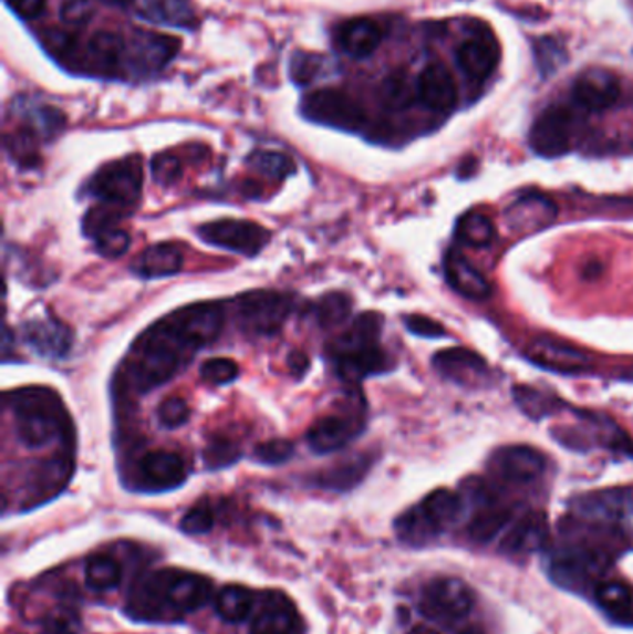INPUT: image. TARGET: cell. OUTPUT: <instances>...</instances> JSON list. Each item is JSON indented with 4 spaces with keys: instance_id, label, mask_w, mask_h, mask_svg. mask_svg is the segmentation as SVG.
Instances as JSON below:
<instances>
[{
    "instance_id": "6da1fadb",
    "label": "cell",
    "mask_w": 633,
    "mask_h": 634,
    "mask_svg": "<svg viewBox=\"0 0 633 634\" xmlns=\"http://www.w3.org/2000/svg\"><path fill=\"white\" fill-rule=\"evenodd\" d=\"M224 326L219 303L188 304L156 321L133 345L128 383L138 394H147L169 383L197 351L216 342Z\"/></svg>"
},
{
    "instance_id": "7a4b0ae2",
    "label": "cell",
    "mask_w": 633,
    "mask_h": 634,
    "mask_svg": "<svg viewBox=\"0 0 633 634\" xmlns=\"http://www.w3.org/2000/svg\"><path fill=\"white\" fill-rule=\"evenodd\" d=\"M214 584L199 573L156 570L139 578L128 592L125 614L134 622L173 623L201 611L212 600Z\"/></svg>"
},
{
    "instance_id": "3957f363",
    "label": "cell",
    "mask_w": 633,
    "mask_h": 634,
    "mask_svg": "<svg viewBox=\"0 0 633 634\" xmlns=\"http://www.w3.org/2000/svg\"><path fill=\"white\" fill-rule=\"evenodd\" d=\"M4 406L12 412L19 444L29 449L71 441L73 427L64 403L54 389L32 386L4 394Z\"/></svg>"
},
{
    "instance_id": "277c9868",
    "label": "cell",
    "mask_w": 633,
    "mask_h": 634,
    "mask_svg": "<svg viewBox=\"0 0 633 634\" xmlns=\"http://www.w3.org/2000/svg\"><path fill=\"white\" fill-rule=\"evenodd\" d=\"M383 318L374 312L359 315L353 325L329 343V358L334 373L344 383H361L363 378L381 375L392 367L391 358L381 349Z\"/></svg>"
},
{
    "instance_id": "5b68a950",
    "label": "cell",
    "mask_w": 633,
    "mask_h": 634,
    "mask_svg": "<svg viewBox=\"0 0 633 634\" xmlns=\"http://www.w3.org/2000/svg\"><path fill=\"white\" fill-rule=\"evenodd\" d=\"M465 509L467 501L460 493L440 488L405 510L394 523V529L403 543L422 548L454 527L465 515Z\"/></svg>"
},
{
    "instance_id": "8992f818",
    "label": "cell",
    "mask_w": 633,
    "mask_h": 634,
    "mask_svg": "<svg viewBox=\"0 0 633 634\" xmlns=\"http://www.w3.org/2000/svg\"><path fill=\"white\" fill-rule=\"evenodd\" d=\"M570 518L589 531L633 538V488L594 491L570 503Z\"/></svg>"
},
{
    "instance_id": "52a82bcc",
    "label": "cell",
    "mask_w": 633,
    "mask_h": 634,
    "mask_svg": "<svg viewBox=\"0 0 633 634\" xmlns=\"http://www.w3.org/2000/svg\"><path fill=\"white\" fill-rule=\"evenodd\" d=\"M611 559L604 549L591 543H570L550 557L548 573L553 583L572 592L596 589L610 570Z\"/></svg>"
},
{
    "instance_id": "ba28073f",
    "label": "cell",
    "mask_w": 633,
    "mask_h": 634,
    "mask_svg": "<svg viewBox=\"0 0 633 634\" xmlns=\"http://www.w3.org/2000/svg\"><path fill=\"white\" fill-rule=\"evenodd\" d=\"M144 164L139 156H127L101 167L87 183V194L115 210L131 211L142 199Z\"/></svg>"
},
{
    "instance_id": "9c48e42d",
    "label": "cell",
    "mask_w": 633,
    "mask_h": 634,
    "mask_svg": "<svg viewBox=\"0 0 633 634\" xmlns=\"http://www.w3.org/2000/svg\"><path fill=\"white\" fill-rule=\"evenodd\" d=\"M294 301L290 295L268 290H257L240 295L235 303V314L240 331L251 336H273L292 314Z\"/></svg>"
},
{
    "instance_id": "30bf717a",
    "label": "cell",
    "mask_w": 633,
    "mask_h": 634,
    "mask_svg": "<svg viewBox=\"0 0 633 634\" xmlns=\"http://www.w3.org/2000/svg\"><path fill=\"white\" fill-rule=\"evenodd\" d=\"M366 427V405L359 392L353 394L350 405L331 416L322 417L307 433V444L316 455L344 449L350 441L355 440Z\"/></svg>"
},
{
    "instance_id": "8fae6325",
    "label": "cell",
    "mask_w": 633,
    "mask_h": 634,
    "mask_svg": "<svg viewBox=\"0 0 633 634\" xmlns=\"http://www.w3.org/2000/svg\"><path fill=\"white\" fill-rule=\"evenodd\" d=\"M476 605V592L463 579H433L422 589L418 611L432 622H459Z\"/></svg>"
},
{
    "instance_id": "7c38bea8",
    "label": "cell",
    "mask_w": 633,
    "mask_h": 634,
    "mask_svg": "<svg viewBox=\"0 0 633 634\" xmlns=\"http://www.w3.org/2000/svg\"><path fill=\"white\" fill-rule=\"evenodd\" d=\"M197 236L207 246L219 247L225 251L237 252L243 257L253 258L262 252L271 235L262 225L243 219H219L205 224L197 229Z\"/></svg>"
},
{
    "instance_id": "4fadbf2b",
    "label": "cell",
    "mask_w": 633,
    "mask_h": 634,
    "mask_svg": "<svg viewBox=\"0 0 633 634\" xmlns=\"http://www.w3.org/2000/svg\"><path fill=\"white\" fill-rule=\"evenodd\" d=\"M301 114L309 121L345 132L359 131L366 123L363 106L347 93L336 90H320L307 95Z\"/></svg>"
},
{
    "instance_id": "5bb4252c",
    "label": "cell",
    "mask_w": 633,
    "mask_h": 634,
    "mask_svg": "<svg viewBox=\"0 0 633 634\" xmlns=\"http://www.w3.org/2000/svg\"><path fill=\"white\" fill-rule=\"evenodd\" d=\"M305 631L298 606L284 592L268 590L257 595L249 634H305Z\"/></svg>"
},
{
    "instance_id": "9a60e30c",
    "label": "cell",
    "mask_w": 633,
    "mask_h": 634,
    "mask_svg": "<svg viewBox=\"0 0 633 634\" xmlns=\"http://www.w3.org/2000/svg\"><path fill=\"white\" fill-rule=\"evenodd\" d=\"M547 457L528 446H507L490 455L489 474L507 485H531L547 471Z\"/></svg>"
},
{
    "instance_id": "2e32d148",
    "label": "cell",
    "mask_w": 633,
    "mask_h": 634,
    "mask_svg": "<svg viewBox=\"0 0 633 634\" xmlns=\"http://www.w3.org/2000/svg\"><path fill=\"white\" fill-rule=\"evenodd\" d=\"M180 49V41L156 32H136L127 41L125 71L133 75H151L172 62Z\"/></svg>"
},
{
    "instance_id": "e0dca14e",
    "label": "cell",
    "mask_w": 633,
    "mask_h": 634,
    "mask_svg": "<svg viewBox=\"0 0 633 634\" xmlns=\"http://www.w3.org/2000/svg\"><path fill=\"white\" fill-rule=\"evenodd\" d=\"M138 490L169 491L185 485L188 477L185 458L179 453L151 451L138 462Z\"/></svg>"
},
{
    "instance_id": "ac0fdd59",
    "label": "cell",
    "mask_w": 633,
    "mask_h": 634,
    "mask_svg": "<svg viewBox=\"0 0 633 634\" xmlns=\"http://www.w3.org/2000/svg\"><path fill=\"white\" fill-rule=\"evenodd\" d=\"M572 139V119L561 106L544 110L531 126L530 145L537 155L544 158L563 156L570 149Z\"/></svg>"
},
{
    "instance_id": "d6986e66",
    "label": "cell",
    "mask_w": 633,
    "mask_h": 634,
    "mask_svg": "<svg viewBox=\"0 0 633 634\" xmlns=\"http://www.w3.org/2000/svg\"><path fill=\"white\" fill-rule=\"evenodd\" d=\"M526 356L548 372L575 375L591 370V358L583 351L552 337H539L531 342L526 349Z\"/></svg>"
},
{
    "instance_id": "ffe728a7",
    "label": "cell",
    "mask_w": 633,
    "mask_h": 634,
    "mask_svg": "<svg viewBox=\"0 0 633 634\" xmlns=\"http://www.w3.org/2000/svg\"><path fill=\"white\" fill-rule=\"evenodd\" d=\"M621 97V84L611 71L588 69L572 84V98L589 112H602Z\"/></svg>"
},
{
    "instance_id": "44dd1931",
    "label": "cell",
    "mask_w": 633,
    "mask_h": 634,
    "mask_svg": "<svg viewBox=\"0 0 633 634\" xmlns=\"http://www.w3.org/2000/svg\"><path fill=\"white\" fill-rule=\"evenodd\" d=\"M23 340L43 358L62 361L70 355L71 345H73V332L62 321L46 318V320L24 323Z\"/></svg>"
},
{
    "instance_id": "7402d4cb",
    "label": "cell",
    "mask_w": 633,
    "mask_h": 634,
    "mask_svg": "<svg viewBox=\"0 0 633 634\" xmlns=\"http://www.w3.org/2000/svg\"><path fill=\"white\" fill-rule=\"evenodd\" d=\"M457 65L473 81H485L500 62V45L489 30H479L457 49Z\"/></svg>"
},
{
    "instance_id": "603a6c76",
    "label": "cell",
    "mask_w": 633,
    "mask_h": 634,
    "mask_svg": "<svg viewBox=\"0 0 633 634\" xmlns=\"http://www.w3.org/2000/svg\"><path fill=\"white\" fill-rule=\"evenodd\" d=\"M433 367L444 378L460 384V386H476V384L484 383V378L489 375V367L485 364L484 358L478 353L465 347L440 351L433 356Z\"/></svg>"
},
{
    "instance_id": "cb8c5ba5",
    "label": "cell",
    "mask_w": 633,
    "mask_h": 634,
    "mask_svg": "<svg viewBox=\"0 0 633 634\" xmlns=\"http://www.w3.org/2000/svg\"><path fill=\"white\" fill-rule=\"evenodd\" d=\"M550 540V527L547 516L541 512H530L512 523L511 529L501 540V551L506 554H531L547 548Z\"/></svg>"
},
{
    "instance_id": "d4e9b609",
    "label": "cell",
    "mask_w": 633,
    "mask_h": 634,
    "mask_svg": "<svg viewBox=\"0 0 633 634\" xmlns=\"http://www.w3.org/2000/svg\"><path fill=\"white\" fill-rule=\"evenodd\" d=\"M416 93L427 108L438 114L452 112L457 104V87L454 76L443 63H432L418 76Z\"/></svg>"
},
{
    "instance_id": "484cf974",
    "label": "cell",
    "mask_w": 633,
    "mask_h": 634,
    "mask_svg": "<svg viewBox=\"0 0 633 634\" xmlns=\"http://www.w3.org/2000/svg\"><path fill=\"white\" fill-rule=\"evenodd\" d=\"M71 474H73L71 457H54L38 464L27 477L29 501L32 499L35 503H43L46 499L54 498L64 490Z\"/></svg>"
},
{
    "instance_id": "4316f807",
    "label": "cell",
    "mask_w": 633,
    "mask_h": 634,
    "mask_svg": "<svg viewBox=\"0 0 633 634\" xmlns=\"http://www.w3.org/2000/svg\"><path fill=\"white\" fill-rule=\"evenodd\" d=\"M383 40L380 24L369 18L350 19L336 30V46L352 58H366L377 51Z\"/></svg>"
},
{
    "instance_id": "83f0119b",
    "label": "cell",
    "mask_w": 633,
    "mask_h": 634,
    "mask_svg": "<svg viewBox=\"0 0 633 634\" xmlns=\"http://www.w3.org/2000/svg\"><path fill=\"white\" fill-rule=\"evenodd\" d=\"M444 273L449 287L465 298L484 301L490 295L489 280L485 279L479 269L474 268L460 252L449 251L444 260Z\"/></svg>"
},
{
    "instance_id": "f1b7e54d",
    "label": "cell",
    "mask_w": 633,
    "mask_h": 634,
    "mask_svg": "<svg viewBox=\"0 0 633 634\" xmlns=\"http://www.w3.org/2000/svg\"><path fill=\"white\" fill-rule=\"evenodd\" d=\"M372 455H359L344 462L334 464L333 468L323 469L312 477V485L329 491H350L363 482L372 468Z\"/></svg>"
},
{
    "instance_id": "f546056e",
    "label": "cell",
    "mask_w": 633,
    "mask_h": 634,
    "mask_svg": "<svg viewBox=\"0 0 633 634\" xmlns=\"http://www.w3.org/2000/svg\"><path fill=\"white\" fill-rule=\"evenodd\" d=\"M142 18L151 23L191 30L196 27V10L190 0H136Z\"/></svg>"
},
{
    "instance_id": "4dcf8cb0",
    "label": "cell",
    "mask_w": 633,
    "mask_h": 634,
    "mask_svg": "<svg viewBox=\"0 0 633 634\" xmlns=\"http://www.w3.org/2000/svg\"><path fill=\"white\" fill-rule=\"evenodd\" d=\"M600 611L619 625H633V586L622 581H602L593 590Z\"/></svg>"
},
{
    "instance_id": "1f68e13d",
    "label": "cell",
    "mask_w": 633,
    "mask_h": 634,
    "mask_svg": "<svg viewBox=\"0 0 633 634\" xmlns=\"http://www.w3.org/2000/svg\"><path fill=\"white\" fill-rule=\"evenodd\" d=\"M185 263L179 247L173 243H158V246L145 249L136 262L133 263L134 273L142 279H162L179 273Z\"/></svg>"
},
{
    "instance_id": "d6a6232c",
    "label": "cell",
    "mask_w": 633,
    "mask_h": 634,
    "mask_svg": "<svg viewBox=\"0 0 633 634\" xmlns=\"http://www.w3.org/2000/svg\"><path fill=\"white\" fill-rule=\"evenodd\" d=\"M125 52H127V41L115 32H97L87 41L90 65L104 75L125 69Z\"/></svg>"
},
{
    "instance_id": "836d02e7",
    "label": "cell",
    "mask_w": 633,
    "mask_h": 634,
    "mask_svg": "<svg viewBox=\"0 0 633 634\" xmlns=\"http://www.w3.org/2000/svg\"><path fill=\"white\" fill-rule=\"evenodd\" d=\"M257 595L242 584H227L214 597V609L227 623H242L251 617Z\"/></svg>"
},
{
    "instance_id": "e575fe53",
    "label": "cell",
    "mask_w": 633,
    "mask_h": 634,
    "mask_svg": "<svg viewBox=\"0 0 633 634\" xmlns=\"http://www.w3.org/2000/svg\"><path fill=\"white\" fill-rule=\"evenodd\" d=\"M511 520V512L496 503V499L478 505V512L468 523V537L476 543H489L498 537L501 529H506Z\"/></svg>"
},
{
    "instance_id": "d590c367",
    "label": "cell",
    "mask_w": 633,
    "mask_h": 634,
    "mask_svg": "<svg viewBox=\"0 0 633 634\" xmlns=\"http://www.w3.org/2000/svg\"><path fill=\"white\" fill-rule=\"evenodd\" d=\"M87 589L93 592H108L122 583V567L110 554L95 553L86 560L84 568Z\"/></svg>"
},
{
    "instance_id": "8d00e7d4",
    "label": "cell",
    "mask_w": 633,
    "mask_h": 634,
    "mask_svg": "<svg viewBox=\"0 0 633 634\" xmlns=\"http://www.w3.org/2000/svg\"><path fill=\"white\" fill-rule=\"evenodd\" d=\"M455 238L463 246L481 249V247L490 246V241L495 240V225L485 214L470 211L457 221Z\"/></svg>"
},
{
    "instance_id": "74e56055",
    "label": "cell",
    "mask_w": 633,
    "mask_h": 634,
    "mask_svg": "<svg viewBox=\"0 0 633 634\" xmlns=\"http://www.w3.org/2000/svg\"><path fill=\"white\" fill-rule=\"evenodd\" d=\"M312 314L322 329H334V326L342 325L352 314V299L345 293H328L314 304Z\"/></svg>"
},
{
    "instance_id": "f35d334b",
    "label": "cell",
    "mask_w": 633,
    "mask_h": 634,
    "mask_svg": "<svg viewBox=\"0 0 633 634\" xmlns=\"http://www.w3.org/2000/svg\"><path fill=\"white\" fill-rule=\"evenodd\" d=\"M556 216L553 206L542 197H525V199L517 200L515 206H511V225L515 227H536V225H544L552 221Z\"/></svg>"
},
{
    "instance_id": "ab89813d",
    "label": "cell",
    "mask_w": 633,
    "mask_h": 634,
    "mask_svg": "<svg viewBox=\"0 0 633 634\" xmlns=\"http://www.w3.org/2000/svg\"><path fill=\"white\" fill-rule=\"evenodd\" d=\"M512 395H515L518 408L525 412L526 416L533 417V419L552 416L559 410V399H556L553 395L539 392V389L518 386L512 392Z\"/></svg>"
},
{
    "instance_id": "60d3db41",
    "label": "cell",
    "mask_w": 633,
    "mask_h": 634,
    "mask_svg": "<svg viewBox=\"0 0 633 634\" xmlns=\"http://www.w3.org/2000/svg\"><path fill=\"white\" fill-rule=\"evenodd\" d=\"M248 164L271 180H284L295 173L294 160L290 156L282 155V153L257 150L249 156Z\"/></svg>"
},
{
    "instance_id": "b9f144b4",
    "label": "cell",
    "mask_w": 633,
    "mask_h": 634,
    "mask_svg": "<svg viewBox=\"0 0 633 634\" xmlns=\"http://www.w3.org/2000/svg\"><path fill=\"white\" fill-rule=\"evenodd\" d=\"M242 458V449L238 446L237 441L229 440V438H214L205 451H203V460L208 469H224L230 468L232 464H237Z\"/></svg>"
},
{
    "instance_id": "7bdbcfd3",
    "label": "cell",
    "mask_w": 633,
    "mask_h": 634,
    "mask_svg": "<svg viewBox=\"0 0 633 634\" xmlns=\"http://www.w3.org/2000/svg\"><path fill=\"white\" fill-rule=\"evenodd\" d=\"M35 134L32 131H23L13 137H8L7 149L12 155L13 160L24 167H32L38 164V149H35Z\"/></svg>"
},
{
    "instance_id": "ee69618b",
    "label": "cell",
    "mask_w": 633,
    "mask_h": 634,
    "mask_svg": "<svg viewBox=\"0 0 633 634\" xmlns=\"http://www.w3.org/2000/svg\"><path fill=\"white\" fill-rule=\"evenodd\" d=\"M294 444L288 440L262 441L253 449V458L264 466H281L294 457Z\"/></svg>"
},
{
    "instance_id": "f6af8a7d",
    "label": "cell",
    "mask_w": 633,
    "mask_h": 634,
    "mask_svg": "<svg viewBox=\"0 0 633 634\" xmlns=\"http://www.w3.org/2000/svg\"><path fill=\"white\" fill-rule=\"evenodd\" d=\"M214 526H216L214 510L207 503H201L183 516L179 527L185 534L201 537V534H208V532L212 531Z\"/></svg>"
},
{
    "instance_id": "bcb514c9",
    "label": "cell",
    "mask_w": 633,
    "mask_h": 634,
    "mask_svg": "<svg viewBox=\"0 0 633 634\" xmlns=\"http://www.w3.org/2000/svg\"><path fill=\"white\" fill-rule=\"evenodd\" d=\"M240 373L237 362L230 358H210L201 366L203 381L214 386H224V384L235 383Z\"/></svg>"
},
{
    "instance_id": "7dc6e473",
    "label": "cell",
    "mask_w": 633,
    "mask_h": 634,
    "mask_svg": "<svg viewBox=\"0 0 633 634\" xmlns=\"http://www.w3.org/2000/svg\"><path fill=\"white\" fill-rule=\"evenodd\" d=\"M93 241H95L98 254L104 258H120L131 247V236L127 230L120 229V227L106 230Z\"/></svg>"
},
{
    "instance_id": "c3c4849f",
    "label": "cell",
    "mask_w": 633,
    "mask_h": 634,
    "mask_svg": "<svg viewBox=\"0 0 633 634\" xmlns=\"http://www.w3.org/2000/svg\"><path fill=\"white\" fill-rule=\"evenodd\" d=\"M381 95H383V103L392 110L407 108L413 101V90L403 76H391L388 81H385L381 87Z\"/></svg>"
},
{
    "instance_id": "681fc988",
    "label": "cell",
    "mask_w": 633,
    "mask_h": 634,
    "mask_svg": "<svg viewBox=\"0 0 633 634\" xmlns=\"http://www.w3.org/2000/svg\"><path fill=\"white\" fill-rule=\"evenodd\" d=\"M190 417V408L185 399L169 397L158 406V422L164 429H179Z\"/></svg>"
},
{
    "instance_id": "f907efd6",
    "label": "cell",
    "mask_w": 633,
    "mask_h": 634,
    "mask_svg": "<svg viewBox=\"0 0 633 634\" xmlns=\"http://www.w3.org/2000/svg\"><path fill=\"white\" fill-rule=\"evenodd\" d=\"M320 65H322V58L312 56V54H305V52H298V54H294V58H292V63H290L292 81H294L295 84L305 86V84L316 79Z\"/></svg>"
},
{
    "instance_id": "816d5d0a",
    "label": "cell",
    "mask_w": 633,
    "mask_h": 634,
    "mask_svg": "<svg viewBox=\"0 0 633 634\" xmlns=\"http://www.w3.org/2000/svg\"><path fill=\"white\" fill-rule=\"evenodd\" d=\"M153 178L158 184H173L180 177V162L177 156L158 155L151 162Z\"/></svg>"
},
{
    "instance_id": "f5cc1de1",
    "label": "cell",
    "mask_w": 633,
    "mask_h": 634,
    "mask_svg": "<svg viewBox=\"0 0 633 634\" xmlns=\"http://www.w3.org/2000/svg\"><path fill=\"white\" fill-rule=\"evenodd\" d=\"M79 616L75 612L58 611L46 620V633L49 634H76L79 631Z\"/></svg>"
},
{
    "instance_id": "db71d44e",
    "label": "cell",
    "mask_w": 633,
    "mask_h": 634,
    "mask_svg": "<svg viewBox=\"0 0 633 634\" xmlns=\"http://www.w3.org/2000/svg\"><path fill=\"white\" fill-rule=\"evenodd\" d=\"M93 8L87 0H68L62 7V19L65 23L79 27L92 19Z\"/></svg>"
},
{
    "instance_id": "11a10c76",
    "label": "cell",
    "mask_w": 633,
    "mask_h": 634,
    "mask_svg": "<svg viewBox=\"0 0 633 634\" xmlns=\"http://www.w3.org/2000/svg\"><path fill=\"white\" fill-rule=\"evenodd\" d=\"M405 326L411 334L424 337H443L446 336L444 326L437 321L429 320V318H422V315H411L405 320Z\"/></svg>"
},
{
    "instance_id": "9f6ffc18",
    "label": "cell",
    "mask_w": 633,
    "mask_h": 634,
    "mask_svg": "<svg viewBox=\"0 0 633 634\" xmlns=\"http://www.w3.org/2000/svg\"><path fill=\"white\" fill-rule=\"evenodd\" d=\"M7 7L12 10L18 18L24 21H34L45 12L46 0H4Z\"/></svg>"
},
{
    "instance_id": "6f0895ef",
    "label": "cell",
    "mask_w": 633,
    "mask_h": 634,
    "mask_svg": "<svg viewBox=\"0 0 633 634\" xmlns=\"http://www.w3.org/2000/svg\"><path fill=\"white\" fill-rule=\"evenodd\" d=\"M288 366H290V370H292V373H294V375L301 377V375H303V373H305L307 370H309V366H311V364H309V358H307L305 353H301V351H295V353H292V355L288 356Z\"/></svg>"
},
{
    "instance_id": "680465c9",
    "label": "cell",
    "mask_w": 633,
    "mask_h": 634,
    "mask_svg": "<svg viewBox=\"0 0 633 634\" xmlns=\"http://www.w3.org/2000/svg\"><path fill=\"white\" fill-rule=\"evenodd\" d=\"M104 4H108V7L114 8H128L133 7L136 0H103Z\"/></svg>"
},
{
    "instance_id": "91938a15",
    "label": "cell",
    "mask_w": 633,
    "mask_h": 634,
    "mask_svg": "<svg viewBox=\"0 0 633 634\" xmlns=\"http://www.w3.org/2000/svg\"><path fill=\"white\" fill-rule=\"evenodd\" d=\"M409 634H440L435 628L427 627V625H416L415 628H411Z\"/></svg>"
},
{
    "instance_id": "94428289",
    "label": "cell",
    "mask_w": 633,
    "mask_h": 634,
    "mask_svg": "<svg viewBox=\"0 0 633 634\" xmlns=\"http://www.w3.org/2000/svg\"><path fill=\"white\" fill-rule=\"evenodd\" d=\"M459 634H485L484 631H479V628H465L463 633Z\"/></svg>"
}]
</instances>
